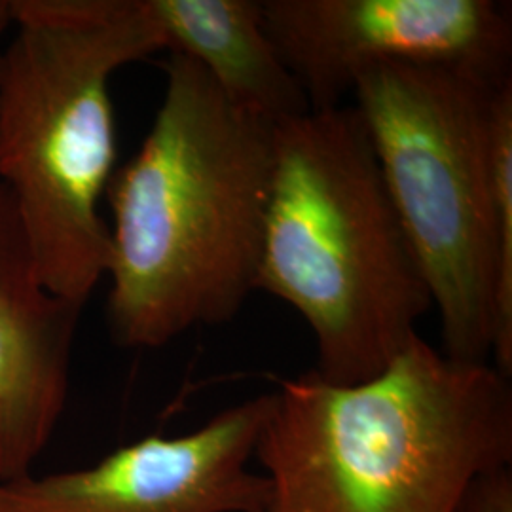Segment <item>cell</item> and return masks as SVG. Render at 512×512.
<instances>
[{
    "mask_svg": "<svg viewBox=\"0 0 512 512\" xmlns=\"http://www.w3.org/2000/svg\"><path fill=\"white\" fill-rule=\"evenodd\" d=\"M277 52L311 110L342 107L385 65L444 67L509 80L512 19L495 0H260Z\"/></svg>",
    "mask_w": 512,
    "mask_h": 512,
    "instance_id": "cell-6",
    "label": "cell"
},
{
    "mask_svg": "<svg viewBox=\"0 0 512 512\" xmlns=\"http://www.w3.org/2000/svg\"><path fill=\"white\" fill-rule=\"evenodd\" d=\"M145 141L107 186L112 340L156 349L232 321L256 291L275 126L236 109L198 63L169 54Z\"/></svg>",
    "mask_w": 512,
    "mask_h": 512,
    "instance_id": "cell-1",
    "label": "cell"
},
{
    "mask_svg": "<svg viewBox=\"0 0 512 512\" xmlns=\"http://www.w3.org/2000/svg\"><path fill=\"white\" fill-rule=\"evenodd\" d=\"M165 50L198 63L220 93L279 126L310 112V101L277 52L260 0H145Z\"/></svg>",
    "mask_w": 512,
    "mask_h": 512,
    "instance_id": "cell-9",
    "label": "cell"
},
{
    "mask_svg": "<svg viewBox=\"0 0 512 512\" xmlns=\"http://www.w3.org/2000/svg\"><path fill=\"white\" fill-rule=\"evenodd\" d=\"M509 80L385 65L353 90L439 313L440 351L463 363L492 365L497 342L492 112L495 92Z\"/></svg>",
    "mask_w": 512,
    "mask_h": 512,
    "instance_id": "cell-5",
    "label": "cell"
},
{
    "mask_svg": "<svg viewBox=\"0 0 512 512\" xmlns=\"http://www.w3.org/2000/svg\"><path fill=\"white\" fill-rule=\"evenodd\" d=\"M492 164L497 215V342L492 365L512 376V80L494 97L492 112Z\"/></svg>",
    "mask_w": 512,
    "mask_h": 512,
    "instance_id": "cell-10",
    "label": "cell"
},
{
    "mask_svg": "<svg viewBox=\"0 0 512 512\" xmlns=\"http://www.w3.org/2000/svg\"><path fill=\"white\" fill-rule=\"evenodd\" d=\"M12 27V14H10V0H0V57L4 50V35Z\"/></svg>",
    "mask_w": 512,
    "mask_h": 512,
    "instance_id": "cell-12",
    "label": "cell"
},
{
    "mask_svg": "<svg viewBox=\"0 0 512 512\" xmlns=\"http://www.w3.org/2000/svg\"><path fill=\"white\" fill-rule=\"evenodd\" d=\"M0 57V186L38 277L86 306L107 277L99 205L116 171L112 76L165 50L145 0H10Z\"/></svg>",
    "mask_w": 512,
    "mask_h": 512,
    "instance_id": "cell-3",
    "label": "cell"
},
{
    "mask_svg": "<svg viewBox=\"0 0 512 512\" xmlns=\"http://www.w3.org/2000/svg\"><path fill=\"white\" fill-rule=\"evenodd\" d=\"M260 512H459L512 463L511 378L416 336L365 382L283 380L255 448Z\"/></svg>",
    "mask_w": 512,
    "mask_h": 512,
    "instance_id": "cell-2",
    "label": "cell"
},
{
    "mask_svg": "<svg viewBox=\"0 0 512 512\" xmlns=\"http://www.w3.org/2000/svg\"><path fill=\"white\" fill-rule=\"evenodd\" d=\"M272 393L177 437L152 433L88 467L0 480V512H260L255 448Z\"/></svg>",
    "mask_w": 512,
    "mask_h": 512,
    "instance_id": "cell-7",
    "label": "cell"
},
{
    "mask_svg": "<svg viewBox=\"0 0 512 512\" xmlns=\"http://www.w3.org/2000/svg\"><path fill=\"white\" fill-rule=\"evenodd\" d=\"M256 291L306 321L330 384L365 382L420 336L433 300L355 107L275 126Z\"/></svg>",
    "mask_w": 512,
    "mask_h": 512,
    "instance_id": "cell-4",
    "label": "cell"
},
{
    "mask_svg": "<svg viewBox=\"0 0 512 512\" xmlns=\"http://www.w3.org/2000/svg\"><path fill=\"white\" fill-rule=\"evenodd\" d=\"M82 310L40 281L16 205L0 186V480L31 475L54 437Z\"/></svg>",
    "mask_w": 512,
    "mask_h": 512,
    "instance_id": "cell-8",
    "label": "cell"
},
{
    "mask_svg": "<svg viewBox=\"0 0 512 512\" xmlns=\"http://www.w3.org/2000/svg\"><path fill=\"white\" fill-rule=\"evenodd\" d=\"M459 512H512L511 467L478 478Z\"/></svg>",
    "mask_w": 512,
    "mask_h": 512,
    "instance_id": "cell-11",
    "label": "cell"
}]
</instances>
